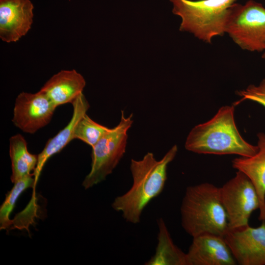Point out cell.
Segmentation results:
<instances>
[{"label":"cell","mask_w":265,"mask_h":265,"mask_svg":"<svg viewBox=\"0 0 265 265\" xmlns=\"http://www.w3.org/2000/svg\"><path fill=\"white\" fill-rule=\"evenodd\" d=\"M177 152V145H174L160 160H157L151 152L140 160L131 159L132 187L116 197L112 203V208L121 212L126 221L133 224L140 222L144 208L162 191L167 180L168 165Z\"/></svg>","instance_id":"6da1fadb"},{"label":"cell","mask_w":265,"mask_h":265,"mask_svg":"<svg viewBox=\"0 0 265 265\" xmlns=\"http://www.w3.org/2000/svg\"><path fill=\"white\" fill-rule=\"evenodd\" d=\"M235 106L233 104L222 106L211 119L195 126L186 137V150L199 154L242 157L255 155L258 147L240 134L235 120Z\"/></svg>","instance_id":"7a4b0ae2"},{"label":"cell","mask_w":265,"mask_h":265,"mask_svg":"<svg viewBox=\"0 0 265 265\" xmlns=\"http://www.w3.org/2000/svg\"><path fill=\"white\" fill-rule=\"evenodd\" d=\"M180 212L182 227L192 238L204 234L224 237L228 230L219 187L212 183L187 187Z\"/></svg>","instance_id":"3957f363"},{"label":"cell","mask_w":265,"mask_h":265,"mask_svg":"<svg viewBox=\"0 0 265 265\" xmlns=\"http://www.w3.org/2000/svg\"><path fill=\"white\" fill-rule=\"evenodd\" d=\"M173 13L182 19L180 30L211 43L225 33L226 23L236 0H170Z\"/></svg>","instance_id":"277c9868"},{"label":"cell","mask_w":265,"mask_h":265,"mask_svg":"<svg viewBox=\"0 0 265 265\" xmlns=\"http://www.w3.org/2000/svg\"><path fill=\"white\" fill-rule=\"evenodd\" d=\"M132 123V114L126 117L122 110L119 123L92 147L91 170L82 183L85 189L101 183L112 173L126 152L128 132Z\"/></svg>","instance_id":"5b68a950"},{"label":"cell","mask_w":265,"mask_h":265,"mask_svg":"<svg viewBox=\"0 0 265 265\" xmlns=\"http://www.w3.org/2000/svg\"><path fill=\"white\" fill-rule=\"evenodd\" d=\"M225 33L242 50L265 51V8L250 0L245 4L235 3L232 7Z\"/></svg>","instance_id":"8992f818"},{"label":"cell","mask_w":265,"mask_h":265,"mask_svg":"<svg viewBox=\"0 0 265 265\" xmlns=\"http://www.w3.org/2000/svg\"><path fill=\"white\" fill-rule=\"evenodd\" d=\"M220 197L226 213L228 229L249 225V219L259 210L257 191L249 179L237 171L235 175L219 187Z\"/></svg>","instance_id":"52a82bcc"},{"label":"cell","mask_w":265,"mask_h":265,"mask_svg":"<svg viewBox=\"0 0 265 265\" xmlns=\"http://www.w3.org/2000/svg\"><path fill=\"white\" fill-rule=\"evenodd\" d=\"M56 108L40 90L22 92L16 99L12 121L23 132L34 133L50 123Z\"/></svg>","instance_id":"ba28073f"},{"label":"cell","mask_w":265,"mask_h":265,"mask_svg":"<svg viewBox=\"0 0 265 265\" xmlns=\"http://www.w3.org/2000/svg\"><path fill=\"white\" fill-rule=\"evenodd\" d=\"M224 238L237 264L265 265V221L228 229Z\"/></svg>","instance_id":"9c48e42d"},{"label":"cell","mask_w":265,"mask_h":265,"mask_svg":"<svg viewBox=\"0 0 265 265\" xmlns=\"http://www.w3.org/2000/svg\"><path fill=\"white\" fill-rule=\"evenodd\" d=\"M34 6L30 0H0V38L16 42L25 36L33 23Z\"/></svg>","instance_id":"30bf717a"},{"label":"cell","mask_w":265,"mask_h":265,"mask_svg":"<svg viewBox=\"0 0 265 265\" xmlns=\"http://www.w3.org/2000/svg\"><path fill=\"white\" fill-rule=\"evenodd\" d=\"M186 253V265H236L223 236L204 234L192 238Z\"/></svg>","instance_id":"8fae6325"},{"label":"cell","mask_w":265,"mask_h":265,"mask_svg":"<svg viewBox=\"0 0 265 265\" xmlns=\"http://www.w3.org/2000/svg\"><path fill=\"white\" fill-rule=\"evenodd\" d=\"M72 104L73 112L70 122L54 136L49 139L43 150L38 155L37 166L33 171L34 188L47 161L52 156L61 151L74 139L76 126L80 119L86 114L90 107L89 104L83 93L79 95Z\"/></svg>","instance_id":"7c38bea8"},{"label":"cell","mask_w":265,"mask_h":265,"mask_svg":"<svg viewBox=\"0 0 265 265\" xmlns=\"http://www.w3.org/2000/svg\"><path fill=\"white\" fill-rule=\"evenodd\" d=\"M257 136V152L251 157L236 158L232 164L245 174L255 187L260 201L259 219L265 221V133L258 132Z\"/></svg>","instance_id":"4fadbf2b"},{"label":"cell","mask_w":265,"mask_h":265,"mask_svg":"<svg viewBox=\"0 0 265 265\" xmlns=\"http://www.w3.org/2000/svg\"><path fill=\"white\" fill-rule=\"evenodd\" d=\"M86 82L75 70H61L52 76L41 87L43 92L57 107L73 101L82 93Z\"/></svg>","instance_id":"5bb4252c"},{"label":"cell","mask_w":265,"mask_h":265,"mask_svg":"<svg viewBox=\"0 0 265 265\" xmlns=\"http://www.w3.org/2000/svg\"><path fill=\"white\" fill-rule=\"evenodd\" d=\"M9 156L11 161V180L15 183L31 174L38 161V155L31 154L27 149V142L21 134H16L9 139Z\"/></svg>","instance_id":"9a60e30c"},{"label":"cell","mask_w":265,"mask_h":265,"mask_svg":"<svg viewBox=\"0 0 265 265\" xmlns=\"http://www.w3.org/2000/svg\"><path fill=\"white\" fill-rule=\"evenodd\" d=\"M158 243L155 255L147 265H186V253L174 243L162 218L158 221Z\"/></svg>","instance_id":"2e32d148"},{"label":"cell","mask_w":265,"mask_h":265,"mask_svg":"<svg viewBox=\"0 0 265 265\" xmlns=\"http://www.w3.org/2000/svg\"><path fill=\"white\" fill-rule=\"evenodd\" d=\"M33 173L26 176L14 183V186L7 194L5 199L0 209V229H6L10 226L11 221L9 216L15 203L20 194L28 187L34 188Z\"/></svg>","instance_id":"e0dca14e"},{"label":"cell","mask_w":265,"mask_h":265,"mask_svg":"<svg viewBox=\"0 0 265 265\" xmlns=\"http://www.w3.org/2000/svg\"><path fill=\"white\" fill-rule=\"evenodd\" d=\"M109 129L94 121L85 114L76 126L74 139H80L92 147Z\"/></svg>","instance_id":"ac0fdd59"},{"label":"cell","mask_w":265,"mask_h":265,"mask_svg":"<svg viewBox=\"0 0 265 265\" xmlns=\"http://www.w3.org/2000/svg\"><path fill=\"white\" fill-rule=\"evenodd\" d=\"M236 94L241 98L233 104L235 106L245 100H250L265 107V78L258 85L250 84L246 88L237 91Z\"/></svg>","instance_id":"d6986e66"},{"label":"cell","mask_w":265,"mask_h":265,"mask_svg":"<svg viewBox=\"0 0 265 265\" xmlns=\"http://www.w3.org/2000/svg\"><path fill=\"white\" fill-rule=\"evenodd\" d=\"M262 57L263 59H265V51L264 52V53H263V54L262 55Z\"/></svg>","instance_id":"ffe728a7"}]
</instances>
